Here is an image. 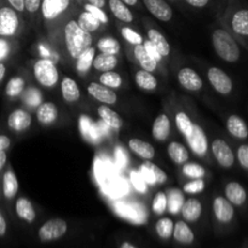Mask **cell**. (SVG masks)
<instances>
[{"mask_svg": "<svg viewBox=\"0 0 248 248\" xmlns=\"http://www.w3.org/2000/svg\"><path fill=\"white\" fill-rule=\"evenodd\" d=\"M33 74L36 81L46 89L56 86L60 80V72L57 67L48 58H40L34 63Z\"/></svg>", "mask_w": 248, "mask_h": 248, "instance_id": "3", "label": "cell"}, {"mask_svg": "<svg viewBox=\"0 0 248 248\" xmlns=\"http://www.w3.org/2000/svg\"><path fill=\"white\" fill-rule=\"evenodd\" d=\"M188 147L199 157H203L208 152V138L203 128L199 124H194V130L190 136L186 138Z\"/></svg>", "mask_w": 248, "mask_h": 248, "instance_id": "9", "label": "cell"}, {"mask_svg": "<svg viewBox=\"0 0 248 248\" xmlns=\"http://www.w3.org/2000/svg\"><path fill=\"white\" fill-rule=\"evenodd\" d=\"M228 132L232 137L239 140H248V125L246 121L237 114H232L228 116L227 123H225Z\"/></svg>", "mask_w": 248, "mask_h": 248, "instance_id": "18", "label": "cell"}, {"mask_svg": "<svg viewBox=\"0 0 248 248\" xmlns=\"http://www.w3.org/2000/svg\"><path fill=\"white\" fill-rule=\"evenodd\" d=\"M96 57V48L93 46L85 50L79 57L77 58V64H75V69L79 74H85L93 67V61Z\"/></svg>", "mask_w": 248, "mask_h": 248, "instance_id": "36", "label": "cell"}, {"mask_svg": "<svg viewBox=\"0 0 248 248\" xmlns=\"http://www.w3.org/2000/svg\"><path fill=\"white\" fill-rule=\"evenodd\" d=\"M212 45L218 57L228 63H236L241 58V48L236 39L223 28L212 33Z\"/></svg>", "mask_w": 248, "mask_h": 248, "instance_id": "2", "label": "cell"}, {"mask_svg": "<svg viewBox=\"0 0 248 248\" xmlns=\"http://www.w3.org/2000/svg\"><path fill=\"white\" fill-rule=\"evenodd\" d=\"M107 2H108L109 10L116 19L124 22V23H132L135 16H133L128 5H126L121 0H107Z\"/></svg>", "mask_w": 248, "mask_h": 248, "instance_id": "25", "label": "cell"}, {"mask_svg": "<svg viewBox=\"0 0 248 248\" xmlns=\"http://www.w3.org/2000/svg\"><path fill=\"white\" fill-rule=\"evenodd\" d=\"M116 212L124 218L132 220L136 223L145 222L147 213H145V207H143L138 202H116L115 203Z\"/></svg>", "mask_w": 248, "mask_h": 248, "instance_id": "14", "label": "cell"}, {"mask_svg": "<svg viewBox=\"0 0 248 248\" xmlns=\"http://www.w3.org/2000/svg\"><path fill=\"white\" fill-rule=\"evenodd\" d=\"M145 9L152 16L161 22H170L173 17V10L167 0H143Z\"/></svg>", "mask_w": 248, "mask_h": 248, "instance_id": "15", "label": "cell"}, {"mask_svg": "<svg viewBox=\"0 0 248 248\" xmlns=\"http://www.w3.org/2000/svg\"><path fill=\"white\" fill-rule=\"evenodd\" d=\"M174 224L173 220L169 217H162L155 224V232L159 235L160 239L167 240L173 235Z\"/></svg>", "mask_w": 248, "mask_h": 248, "instance_id": "40", "label": "cell"}, {"mask_svg": "<svg viewBox=\"0 0 248 248\" xmlns=\"http://www.w3.org/2000/svg\"><path fill=\"white\" fill-rule=\"evenodd\" d=\"M87 92L92 98L103 104L110 106V104H115L118 102V96H116L115 91L110 87L104 86L101 82H90L87 86Z\"/></svg>", "mask_w": 248, "mask_h": 248, "instance_id": "16", "label": "cell"}, {"mask_svg": "<svg viewBox=\"0 0 248 248\" xmlns=\"http://www.w3.org/2000/svg\"><path fill=\"white\" fill-rule=\"evenodd\" d=\"M26 89V81L22 77H14L9 80L5 87V93L9 97H17L22 94Z\"/></svg>", "mask_w": 248, "mask_h": 248, "instance_id": "41", "label": "cell"}, {"mask_svg": "<svg viewBox=\"0 0 248 248\" xmlns=\"http://www.w3.org/2000/svg\"><path fill=\"white\" fill-rule=\"evenodd\" d=\"M131 181H132V184L135 186L136 189H138L140 191H145L147 189V182L143 178V176L140 174V172H133L131 174Z\"/></svg>", "mask_w": 248, "mask_h": 248, "instance_id": "51", "label": "cell"}, {"mask_svg": "<svg viewBox=\"0 0 248 248\" xmlns=\"http://www.w3.org/2000/svg\"><path fill=\"white\" fill-rule=\"evenodd\" d=\"M182 172L186 177L190 179H203L206 176V169L202 165L196 162H186L182 166Z\"/></svg>", "mask_w": 248, "mask_h": 248, "instance_id": "42", "label": "cell"}, {"mask_svg": "<svg viewBox=\"0 0 248 248\" xmlns=\"http://www.w3.org/2000/svg\"><path fill=\"white\" fill-rule=\"evenodd\" d=\"M10 52V46L7 44L6 40L4 39H0V61L4 60V58L7 57Z\"/></svg>", "mask_w": 248, "mask_h": 248, "instance_id": "55", "label": "cell"}, {"mask_svg": "<svg viewBox=\"0 0 248 248\" xmlns=\"http://www.w3.org/2000/svg\"><path fill=\"white\" fill-rule=\"evenodd\" d=\"M140 172L148 184H159V186H162L169 179L166 172L162 169H160L156 164L152 162V160H145V162L140 165Z\"/></svg>", "mask_w": 248, "mask_h": 248, "instance_id": "12", "label": "cell"}, {"mask_svg": "<svg viewBox=\"0 0 248 248\" xmlns=\"http://www.w3.org/2000/svg\"><path fill=\"white\" fill-rule=\"evenodd\" d=\"M184 1L190 6L196 7V9H203L210 4L211 0H184Z\"/></svg>", "mask_w": 248, "mask_h": 248, "instance_id": "54", "label": "cell"}, {"mask_svg": "<svg viewBox=\"0 0 248 248\" xmlns=\"http://www.w3.org/2000/svg\"><path fill=\"white\" fill-rule=\"evenodd\" d=\"M9 5L11 7H14L18 14H23L26 11V7H24V0H7Z\"/></svg>", "mask_w": 248, "mask_h": 248, "instance_id": "53", "label": "cell"}, {"mask_svg": "<svg viewBox=\"0 0 248 248\" xmlns=\"http://www.w3.org/2000/svg\"><path fill=\"white\" fill-rule=\"evenodd\" d=\"M97 50L102 53H108V55H115L120 52L121 45L118 41V39L113 38V36H103L97 41Z\"/></svg>", "mask_w": 248, "mask_h": 248, "instance_id": "38", "label": "cell"}, {"mask_svg": "<svg viewBox=\"0 0 248 248\" xmlns=\"http://www.w3.org/2000/svg\"><path fill=\"white\" fill-rule=\"evenodd\" d=\"M5 74H6V67L0 62V82H1V80L4 79Z\"/></svg>", "mask_w": 248, "mask_h": 248, "instance_id": "60", "label": "cell"}, {"mask_svg": "<svg viewBox=\"0 0 248 248\" xmlns=\"http://www.w3.org/2000/svg\"><path fill=\"white\" fill-rule=\"evenodd\" d=\"M144 47H145V50H147V52L149 53V56L152 58H154L155 61H157V62H160V60H161V55H160L159 52H157V50L156 48L154 47V45H153L152 43H150L149 40H147V41H144Z\"/></svg>", "mask_w": 248, "mask_h": 248, "instance_id": "52", "label": "cell"}, {"mask_svg": "<svg viewBox=\"0 0 248 248\" xmlns=\"http://www.w3.org/2000/svg\"><path fill=\"white\" fill-rule=\"evenodd\" d=\"M224 194L225 198H227L235 207H242V206H245L247 203V190L240 182H229V183L225 186Z\"/></svg>", "mask_w": 248, "mask_h": 248, "instance_id": "17", "label": "cell"}, {"mask_svg": "<svg viewBox=\"0 0 248 248\" xmlns=\"http://www.w3.org/2000/svg\"><path fill=\"white\" fill-rule=\"evenodd\" d=\"M11 145V140L7 136L0 135V152H6Z\"/></svg>", "mask_w": 248, "mask_h": 248, "instance_id": "56", "label": "cell"}, {"mask_svg": "<svg viewBox=\"0 0 248 248\" xmlns=\"http://www.w3.org/2000/svg\"><path fill=\"white\" fill-rule=\"evenodd\" d=\"M166 195H167V211L173 216L181 213L182 207H183L184 202H186L184 191L178 188H173V189H170V190L166 193Z\"/></svg>", "mask_w": 248, "mask_h": 248, "instance_id": "30", "label": "cell"}, {"mask_svg": "<svg viewBox=\"0 0 248 248\" xmlns=\"http://www.w3.org/2000/svg\"><path fill=\"white\" fill-rule=\"evenodd\" d=\"M206 183L203 179H191L183 186V191L189 195H196L205 190Z\"/></svg>", "mask_w": 248, "mask_h": 248, "instance_id": "47", "label": "cell"}, {"mask_svg": "<svg viewBox=\"0 0 248 248\" xmlns=\"http://www.w3.org/2000/svg\"><path fill=\"white\" fill-rule=\"evenodd\" d=\"M120 31H121V35H123V38L125 39L127 43L132 44V45H135V46L144 44V39H143V36L140 35L138 31H136L135 29L130 28V27H121Z\"/></svg>", "mask_w": 248, "mask_h": 248, "instance_id": "45", "label": "cell"}, {"mask_svg": "<svg viewBox=\"0 0 248 248\" xmlns=\"http://www.w3.org/2000/svg\"><path fill=\"white\" fill-rule=\"evenodd\" d=\"M207 79L216 92L223 96H228L234 91V81L223 69L211 67L207 70Z\"/></svg>", "mask_w": 248, "mask_h": 248, "instance_id": "6", "label": "cell"}, {"mask_svg": "<svg viewBox=\"0 0 248 248\" xmlns=\"http://www.w3.org/2000/svg\"><path fill=\"white\" fill-rule=\"evenodd\" d=\"M177 80H178L179 85L186 91L196 92L200 91L203 87V81L201 77L196 70H194L190 67L181 68L177 73Z\"/></svg>", "mask_w": 248, "mask_h": 248, "instance_id": "10", "label": "cell"}, {"mask_svg": "<svg viewBox=\"0 0 248 248\" xmlns=\"http://www.w3.org/2000/svg\"><path fill=\"white\" fill-rule=\"evenodd\" d=\"M128 149L143 160H153L156 155V150L147 140H140V138H131L128 140Z\"/></svg>", "mask_w": 248, "mask_h": 248, "instance_id": "21", "label": "cell"}, {"mask_svg": "<svg viewBox=\"0 0 248 248\" xmlns=\"http://www.w3.org/2000/svg\"><path fill=\"white\" fill-rule=\"evenodd\" d=\"M133 55H135L136 61L138 62V64L140 65V68L148 72L154 73L157 69V61H155L154 58H152L149 56V53L147 52L144 47V44L142 45H136L135 50H133Z\"/></svg>", "mask_w": 248, "mask_h": 248, "instance_id": "29", "label": "cell"}, {"mask_svg": "<svg viewBox=\"0 0 248 248\" xmlns=\"http://www.w3.org/2000/svg\"><path fill=\"white\" fill-rule=\"evenodd\" d=\"M18 179L12 170H7L2 177V193L6 199H14L18 193Z\"/></svg>", "mask_w": 248, "mask_h": 248, "instance_id": "34", "label": "cell"}, {"mask_svg": "<svg viewBox=\"0 0 248 248\" xmlns=\"http://www.w3.org/2000/svg\"><path fill=\"white\" fill-rule=\"evenodd\" d=\"M173 237L177 242L182 245H191L195 240V234L191 228L186 224V220H178L174 224Z\"/></svg>", "mask_w": 248, "mask_h": 248, "instance_id": "31", "label": "cell"}, {"mask_svg": "<svg viewBox=\"0 0 248 248\" xmlns=\"http://www.w3.org/2000/svg\"><path fill=\"white\" fill-rule=\"evenodd\" d=\"M21 26V19H19L18 12L11 6L0 7V36L9 38L15 36Z\"/></svg>", "mask_w": 248, "mask_h": 248, "instance_id": "5", "label": "cell"}, {"mask_svg": "<svg viewBox=\"0 0 248 248\" xmlns=\"http://www.w3.org/2000/svg\"><path fill=\"white\" fill-rule=\"evenodd\" d=\"M58 119V108L53 102H43L36 109V120L43 126H50Z\"/></svg>", "mask_w": 248, "mask_h": 248, "instance_id": "22", "label": "cell"}, {"mask_svg": "<svg viewBox=\"0 0 248 248\" xmlns=\"http://www.w3.org/2000/svg\"><path fill=\"white\" fill-rule=\"evenodd\" d=\"M6 160H7L6 153L0 152V172H1L2 167L5 166V164H6Z\"/></svg>", "mask_w": 248, "mask_h": 248, "instance_id": "59", "label": "cell"}, {"mask_svg": "<svg viewBox=\"0 0 248 248\" xmlns=\"http://www.w3.org/2000/svg\"><path fill=\"white\" fill-rule=\"evenodd\" d=\"M183 219L188 223H195L202 215V203L199 199L190 198L186 200L181 211Z\"/></svg>", "mask_w": 248, "mask_h": 248, "instance_id": "24", "label": "cell"}, {"mask_svg": "<svg viewBox=\"0 0 248 248\" xmlns=\"http://www.w3.org/2000/svg\"><path fill=\"white\" fill-rule=\"evenodd\" d=\"M31 125V115L23 109H16L7 118V126L16 132H23L28 130Z\"/></svg>", "mask_w": 248, "mask_h": 248, "instance_id": "20", "label": "cell"}, {"mask_svg": "<svg viewBox=\"0 0 248 248\" xmlns=\"http://www.w3.org/2000/svg\"><path fill=\"white\" fill-rule=\"evenodd\" d=\"M85 1L90 2V4L96 5V6L102 7V9H104V7H106V4H108V2H107V0H85Z\"/></svg>", "mask_w": 248, "mask_h": 248, "instance_id": "58", "label": "cell"}, {"mask_svg": "<svg viewBox=\"0 0 248 248\" xmlns=\"http://www.w3.org/2000/svg\"><path fill=\"white\" fill-rule=\"evenodd\" d=\"M135 81L140 89L144 90V91H154L157 87V79L152 72L148 70L140 69L136 72Z\"/></svg>", "mask_w": 248, "mask_h": 248, "instance_id": "33", "label": "cell"}, {"mask_svg": "<svg viewBox=\"0 0 248 248\" xmlns=\"http://www.w3.org/2000/svg\"><path fill=\"white\" fill-rule=\"evenodd\" d=\"M99 82L103 84L104 86L115 90L121 87V85H123V78L115 70H109V72H104L99 75Z\"/></svg>", "mask_w": 248, "mask_h": 248, "instance_id": "43", "label": "cell"}, {"mask_svg": "<svg viewBox=\"0 0 248 248\" xmlns=\"http://www.w3.org/2000/svg\"><path fill=\"white\" fill-rule=\"evenodd\" d=\"M118 57L115 55H108V53L99 52L96 55L93 61V68L98 72L104 73L109 70H114L118 67Z\"/></svg>", "mask_w": 248, "mask_h": 248, "instance_id": "35", "label": "cell"}, {"mask_svg": "<svg viewBox=\"0 0 248 248\" xmlns=\"http://www.w3.org/2000/svg\"><path fill=\"white\" fill-rule=\"evenodd\" d=\"M236 160L241 169L248 172V143H242L237 147L236 150Z\"/></svg>", "mask_w": 248, "mask_h": 248, "instance_id": "49", "label": "cell"}, {"mask_svg": "<svg viewBox=\"0 0 248 248\" xmlns=\"http://www.w3.org/2000/svg\"><path fill=\"white\" fill-rule=\"evenodd\" d=\"M61 93L63 101L67 103H77L81 97L79 85L70 77H64L61 81Z\"/></svg>", "mask_w": 248, "mask_h": 248, "instance_id": "23", "label": "cell"}, {"mask_svg": "<svg viewBox=\"0 0 248 248\" xmlns=\"http://www.w3.org/2000/svg\"><path fill=\"white\" fill-rule=\"evenodd\" d=\"M82 9L85 10V11H89L90 14L93 15L94 17H97V18L101 21L102 24H107L109 22V18H108V15L106 14V11H104L102 7L99 6H96V5L93 4H90V2L85 1L84 4H82Z\"/></svg>", "mask_w": 248, "mask_h": 248, "instance_id": "48", "label": "cell"}, {"mask_svg": "<svg viewBox=\"0 0 248 248\" xmlns=\"http://www.w3.org/2000/svg\"><path fill=\"white\" fill-rule=\"evenodd\" d=\"M73 5V0H43L41 16L46 22L56 21L68 12Z\"/></svg>", "mask_w": 248, "mask_h": 248, "instance_id": "8", "label": "cell"}, {"mask_svg": "<svg viewBox=\"0 0 248 248\" xmlns=\"http://www.w3.org/2000/svg\"><path fill=\"white\" fill-rule=\"evenodd\" d=\"M213 213L222 224H229L235 217V206L225 196H216L213 200Z\"/></svg>", "mask_w": 248, "mask_h": 248, "instance_id": "11", "label": "cell"}, {"mask_svg": "<svg viewBox=\"0 0 248 248\" xmlns=\"http://www.w3.org/2000/svg\"><path fill=\"white\" fill-rule=\"evenodd\" d=\"M174 123H176L177 128L184 138L190 136V133L194 130V124H195L186 111H177L176 116H174Z\"/></svg>", "mask_w": 248, "mask_h": 248, "instance_id": "39", "label": "cell"}, {"mask_svg": "<svg viewBox=\"0 0 248 248\" xmlns=\"http://www.w3.org/2000/svg\"><path fill=\"white\" fill-rule=\"evenodd\" d=\"M152 210L154 215L162 216L167 211V195L165 191H157L152 202Z\"/></svg>", "mask_w": 248, "mask_h": 248, "instance_id": "44", "label": "cell"}, {"mask_svg": "<svg viewBox=\"0 0 248 248\" xmlns=\"http://www.w3.org/2000/svg\"><path fill=\"white\" fill-rule=\"evenodd\" d=\"M16 213L21 219L27 223H33L36 218L35 210L31 203V201L27 198H18L16 201Z\"/></svg>", "mask_w": 248, "mask_h": 248, "instance_id": "32", "label": "cell"}, {"mask_svg": "<svg viewBox=\"0 0 248 248\" xmlns=\"http://www.w3.org/2000/svg\"><path fill=\"white\" fill-rule=\"evenodd\" d=\"M212 154L223 169H232L236 162V154L229 143L222 138H216L212 142Z\"/></svg>", "mask_w": 248, "mask_h": 248, "instance_id": "7", "label": "cell"}, {"mask_svg": "<svg viewBox=\"0 0 248 248\" xmlns=\"http://www.w3.org/2000/svg\"><path fill=\"white\" fill-rule=\"evenodd\" d=\"M78 23L86 31L89 33H93V31H97L99 28H101L102 23L97 17H94L93 15L90 14L89 11H85L82 9V11L78 15Z\"/></svg>", "mask_w": 248, "mask_h": 248, "instance_id": "37", "label": "cell"}, {"mask_svg": "<svg viewBox=\"0 0 248 248\" xmlns=\"http://www.w3.org/2000/svg\"><path fill=\"white\" fill-rule=\"evenodd\" d=\"M97 113H98L101 120L103 121L106 125H108L109 127L115 128V130H119V128L123 127V119H121L120 115H119L115 110H113L108 104L99 106L98 108H97Z\"/></svg>", "mask_w": 248, "mask_h": 248, "instance_id": "27", "label": "cell"}, {"mask_svg": "<svg viewBox=\"0 0 248 248\" xmlns=\"http://www.w3.org/2000/svg\"><path fill=\"white\" fill-rule=\"evenodd\" d=\"M121 1H124L126 5H128V6H137L140 0H121Z\"/></svg>", "mask_w": 248, "mask_h": 248, "instance_id": "61", "label": "cell"}, {"mask_svg": "<svg viewBox=\"0 0 248 248\" xmlns=\"http://www.w3.org/2000/svg\"><path fill=\"white\" fill-rule=\"evenodd\" d=\"M41 2L43 0H24V7L26 12L31 16H34L41 11Z\"/></svg>", "mask_w": 248, "mask_h": 248, "instance_id": "50", "label": "cell"}, {"mask_svg": "<svg viewBox=\"0 0 248 248\" xmlns=\"http://www.w3.org/2000/svg\"><path fill=\"white\" fill-rule=\"evenodd\" d=\"M148 40L154 45L156 48L157 52L161 55V57H167L171 53V46L167 39L165 38L164 34L160 33L157 29L149 28L148 29Z\"/></svg>", "mask_w": 248, "mask_h": 248, "instance_id": "28", "label": "cell"}, {"mask_svg": "<svg viewBox=\"0 0 248 248\" xmlns=\"http://www.w3.org/2000/svg\"><path fill=\"white\" fill-rule=\"evenodd\" d=\"M65 48L72 58L77 60L85 50L91 47L93 39L91 33L85 31L77 19H69L63 27Z\"/></svg>", "mask_w": 248, "mask_h": 248, "instance_id": "1", "label": "cell"}, {"mask_svg": "<svg viewBox=\"0 0 248 248\" xmlns=\"http://www.w3.org/2000/svg\"><path fill=\"white\" fill-rule=\"evenodd\" d=\"M6 229H7L6 220H5L4 216H2L1 212H0V236H4V235L6 234Z\"/></svg>", "mask_w": 248, "mask_h": 248, "instance_id": "57", "label": "cell"}, {"mask_svg": "<svg viewBox=\"0 0 248 248\" xmlns=\"http://www.w3.org/2000/svg\"><path fill=\"white\" fill-rule=\"evenodd\" d=\"M120 248H138V247H136L135 245H132V244H130V242H123V244L120 245Z\"/></svg>", "mask_w": 248, "mask_h": 248, "instance_id": "62", "label": "cell"}, {"mask_svg": "<svg viewBox=\"0 0 248 248\" xmlns=\"http://www.w3.org/2000/svg\"><path fill=\"white\" fill-rule=\"evenodd\" d=\"M230 28L235 35L248 39V7L239 6L232 12Z\"/></svg>", "mask_w": 248, "mask_h": 248, "instance_id": "13", "label": "cell"}, {"mask_svg": "<svg viewBox=\"0 0 248 248\" xmlns=\"http://www.w3.org/2000/svg\"><path fill=\"white\" fill-rule=\"evenodd\" d=\"M67 232V222L62 218H53L41 225L38 232V236L41 242H52L62 239Z\"/></svg>", "mask_w": 248, "mask_h": 248, "instance_id": "4", "label": "cell"}, {"mask_svg": "<svg viewBox=\"0 0 248 248\" xmlns=\"http://www.w3.org/2000/svg\"><path fill=\"white\" fill-rule=\"evenodd\" d=\"M23 101L26 102L27 106L29 107H39L43 103V96H41V92L39 91L35 87H29L26 92H24Z\"/></svg>", "mask_w": 248, "mask_h": 248, "instance_id": "46", "label": "cell"}, {"mask_svg": "<svg viewBox=\"0 0 248 248\" xmlns=\"http://www.w3.org/2000/svg\"><path fill=\"white\" fill-rule=\"evenodd\" d=\"M169 1H177V0H169Z\"/></svg>", "mask_w": 248, "mask_h": 248, "instance_id": "63", "label": "cell"}, {"mask_svg": "<svg viewBox=\"0 0 248 248\" xmlns=\"http://www.w3.org/2000/svg\"><path fill=\"white\" fill-rule=\"evenodd\" d=\"M171 135V120L167 114H159L152 126V136L157 142H165Z\"/></svg>", "mask_w": 248, "mask_h": 248, "instance_id": "19", "label": "cell"}, {"mask_svg": "<svg viewBox=\"0 0 248 248\" xmlns=\"http://www.w3.org/2000/svg\"><path fill=\"white\" fill-rule=\"evenodd\" d=\"M167 154L171 161L178 166H183L189 161V150L186 149V145L177 140H172L167 145Z\"/></svg>", "mask_w": 248, "mask_h": 248, "instance_id": "26", "label": "cell"}]
</instances>
